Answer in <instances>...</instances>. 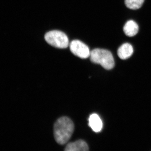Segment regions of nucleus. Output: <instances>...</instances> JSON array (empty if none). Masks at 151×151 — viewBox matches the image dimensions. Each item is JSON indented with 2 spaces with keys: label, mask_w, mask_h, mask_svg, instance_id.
<instances>
[{
  "label": "nucleus",
  "mask_w": 151,
  "mask_h": 151,
  "mask_svg": "<svg viewBox=\"0 0 151 151\" xmlns=\"http://www.w3.org/2000/svg\"><path fill=\"white\" fill-rule=\"evenodd\" d=\"M74 129L71 120L67 117H62L57 120L54 126V136L57 143L64 145L70 139Z\"/></svg>",
  "instance_id": "nucleus-1"
},
{
  "label": "nucleus",
  "mask_w": 151,
  "mask_h": 151,
  "mask_svg": "<svg viewBox=\"0 0 151 151\" xmlns=\"http://www.w3.org/2000/svg\"><path fill=\"white\" fill-rule=\"evenodd\" d=\"M124 31L127 36L132 37L134 36L139 31V26L136 22L129 20L125 24L124 27Z\"/></svg>",
  "instance_id": "nucleus-8"
},
{
  "label": "nucleus",
  "mask_w": 151,
  "mask_h": 151,
  "mask_svg": "<svg viewBox=\"0 0 151 151\" xmlns=\"http://www.w3.org/2000/svg\"><path fill=\"white\" fill-rule=\"evenodd\" d=\"M90 58L93 63L100 64L106 70H111L115 65L113 55L107 50L94 49L91 51Z\"/></svg>",
  "instance_id": "nucleus-2"
},
{
  "label": "nucleus",
  "mask_w": 151,
  "mask_h": 151,
  "mask_svg": "<svg viewBox=\"0 0 151 151\" xmlns=\"http://www.w3.org/2000/svg\"><path fill=\"white\" fill-rule=\"evenodd\" d=\"M69 47L70 51L76 56L82 59H86L90 57L91 52L89 47L81 41H72Z\"/></svg>",
  "instance_id": "nucleus-4"
},
{
  "label": "nucleus",
  "mask_w": 151,
  "mask_h": 151,
  "mask_svg": "<svg viewBox=\"0 0 151 151\" xmlns=\"http://www.w3.org/2000/svg\"><path fill=\"white\" fill-rule=\"evenodd\" d=\"M89 125L94 132H100L103 128V122L99 116L93 113L90 115L89 118Z\"/></svg>",
  "instance_id": "nucleus-6"
},
{
  "label": "nucleus",
  "mask_w": 151,
  "mask_h": 151,
  "mask_svg": "<svg viewBox=\"0 0 151 151\" xmlns=\"http://www.w3.org/2000/svg\"><path fill=\"white\" fill-rule=\"evenodd\" d=\"M66 151H87L89 147L87 143L82 140H78L74 142L68 143L65 147Z\"/></svg>",
  "instance_id": "nucleus-5"
},
{
  "label": "nucleus",
  "mask_w": 151,
  "mask_h": 151,
  "mask_svg": "<svg viewBox=\"0 0 151 151\" xmlns=\"http://www.w3.org/2000/svg\"><path fill=\"white\" fill-rule=\"evenodd\" d=\"M145 0H125V5L127 8L132 10H137L140 8Z\"/></svg>",
  "instance_id": "nucleus-9"
},
{
  "label": "nucleus",
  "mask_w": 151,
  "mask_h": 151,
  "mask_svg": "<svg viewBox=\"0 0 151 151\" xmlns=\"http://www.w3.org/2000/svg\"><path fill=\"white\" fill-rule=\"evenodd\" d=\"M134 52L133 46L129 43H126L123 45L118 49V56L121 59L126 60L132 56Z\"/></svg>",
  "instance_id": "nucleus-7"
},
{
  "label": "nucleus",
  "mask_w": 151,
  "mask_h": 151,
  "mask_svg": "<svg viewBox=\"0 0 151 151\" xmlns=\"http://www.w3.org/2000/svg\"><path fill=\"white\" fill-rule=\"evenodd\" d=\"M47 42L56 48H66L69 45V40L64 33L58 30L48 32L45 35Z\"/></svg>",
  "instance_id": "nucleus-3"
}]
</instances>
